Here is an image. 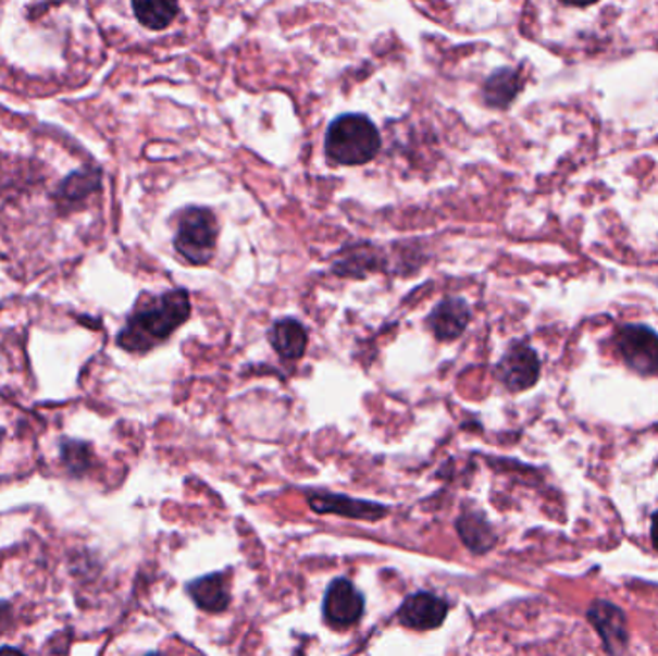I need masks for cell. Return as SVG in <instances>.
<instances>
[{
	"label": "cell",
	"instance_id": "1",
	"mask_svg": "<svg viewBox=\"0 0 658 656\" xmlns=\"http://www.w3.org/2000/svg\"><path fill=\"white\" fill-rule=\"evenodd\" d=\"M191 317V300L185 289H172L145 302L127 318L117 333V345L127 352H149L179 330Z\"/></svg>",
	"mask_w": 658,
	"mask_h": 656
},
{
	"label": "cell",
	"instance_id": "2",
	"mask_svg": "<svg viewBox=\"0 0 658 656\" xmlns=\"http://www.w3.org/2000/svg\"><path fill=\"white\" fill-rule=\"evenodd\" d=\"M382 135L364 114L335 117L325 132V154L339 166H362L377 157Z\"/></svg>",
	"mask_w": 658,
	"mask_h": 656
},
{
	"label": "cell",
	"instance_id": "3",
	"mask_svg": "<svg viewBox=\"0 0 658 656\" xmlns=\"http://www.w3.org/2000/svg\"><path fill=\"white\" fill-rule=\"evenodd\" d=\"M218 243V222L210 208H185L177 218L174 247L179 257L193 267H204L214 258Z\"/></svg>",
	"mask_w": 658,
	"mask_h": 656
},
{
	"label": "cell",
	"instance_id": "4",
	"mask_svg": "<svg viewBox=\"0 0 658 656\" xmlns=\"http://www.w3.org/2000/svg\"><path fill=\"white\" fill-rule=\"evenodd\" d=\"M620 357L634 372L647 377L658 375V333L647 325L625 324L614 335Z\"/></svg>",
	"mask_w": 658,
	"mask_h": 656
},
{
	"label": "cell",
	"instance_id": "5",
	"mask_svg": "<svg viewBox=\"0 0 658 656\" xmlns=\"http://www.w3.org/2000/svg\"><path fill=\"white\" fill-rule=\"evenodd\" d=\"M539 372H542L539 357L525 343L510 345L509 350L502 355L497 364V377L512 393L534 387L539 380Z\"/></svg>",
	"mask_w": 658,
	"mask_h": 656
},
{
	"label": "cell",
	"instance_id": "6",
	"mask_svg": "<svg viewBox=\"0 0 658 656\" xmlns=\"http://www.w3.org/2000/svg\"><path fill=\"white\" fill-rule=\"evenodd\" d=\"M324 618L335 628H345L359 622L364 615V597L355 583L347 578H337L330 583L324 595Z\"/></svg>",
	"mask_w": 658,
	"mask_h": 656
},
{
	"label": "cell",
	"instance_id": "7",
	"mask_svg": "<svg viewBox=\"0 0 658 656\" xmlns=\"http://www.w3.org/2000/svg\"><path fill=\"white\" fill-rule=\"evenodd\" d=\"M447 615H449V605L442 597L427 591H418L414 595L405 598V603L399 608L400 622L418 632L439 628Z\"/></svg>",
	"mask_w": 658,
	"mask_h": 656
},
{
	"label": "cell",
	"instance_id": "8",
	"mask_svg": "<svg viewBox=\"0 0 658 656\" xmlns=\"http://www.w3.org/2000/svg\"><path fill=\"white\" fill-rule=\"evenodd\" d=\"M587 618L592 622L595 632L599 633L605 648L610 655H622L628 647V628H625V616L617 605L607 601H595Z\"/></svg>",
	"mask_w": 658,
	"mask_h": 656
},
{
	"label": "cell",
	"instance_id": "9",
	"mask_svg": "<svg viewBox=\"0 0 658 656\" xmlns=\"http://www.w3.org/2000/svg\"><path fill=\"white\" fill-rule=\"evenodd\" d=\"M470 322V307L460 297H449L442 300L427 317V327L432 330L435 339L455 341L467 332Z\"/></svg>",
	"mask_w": 658,
	"mask_h": 656
},
{
	"label": "cell",
	"instance_id": "10",
	"mask_svg": "<svg viewBox=\"0 0 658 656\" xmlns=\"http://www.w3.org/2000/svg\"><path fill=\"white\" fill-rule=\"evenodd\" d=\"M270 345L285 360H299L309 347V332L295 318L275 320L268 332Z\"/></svg>",
	"mask_w": 658,
	"mask_h": 656
},
{
	"label": "cell",
	"instance_id": "11",
	"mask_svg": "<svg viewBox=\"0 0 658 656\" xmlns=\"http://www.w3.org/2000/svg\"><path fill=\"white\" fill-rule=\"evenodd\" d=\"M187 591L195 605L207 612H222L229 605V587L222 573H209L189 583Z\"/></svg>",
	"mask_w": 658,
	"mask_h": 656
},
{
	"label": "cell",
	"instance_id": "12",
	"mask_svg": "<svg viewBox=\"0 0 658 656\" xmlns=\"http://www.w3.org/2000/svg\"><path fill=\"white\" fill-rule=\"evenodd\" d=\"M522 77L512 67L495 70L484 84V100L492 109H507L522 89Z\"/></svg>",
	"mask_w": 658,
	"mask_h": 656
},
{
	"label": "cell",
	"instance_id": "13",
	"mask_svg": "<svg viewBox=\"0 0 658 656\" xmlns=\"http://www.w3.org/2000/svg\"><path fill=\"white\" fill-rule=\"evenodd\" d=\"M310 507L318 512H335V515H345L349 518H384L385 507L374 505V503H364V500H355L349 497H337V495H314L310 497Z\"/></svg>",
	"mask_w": 658,
	"mask_h": 656
},
{
	"label": "cell",
	"instance_id": "14",
	"mask_svg": "<svg viewBox=\"0 0 658 656\" xmlns=\"http://www.w3.org/2000/svg\"><path fill=\"white\" fill-rule=\"evenodd\" d=\"M377 250L370 245H355L350 249L343 250L342 257L335 260L334 272L343 277H364L377 270Z\"/></svg>",
	"mask_w": 658,
	"mask_h": 656
},
{
	"label": "cell",
	"instance_id": "15",
	"mask_svg": "<svg viewBox=\"0 0 658 656\" xmlns=\"http://www.w3.org/2000/svg\"><path fill=\"white\" fill-rule=\"evenodd\" d=\"M134 12L147 29L162 32L179 14V7L175 2H134Z\"/></svg>",
	"mask_w": 658,
	"mask_h": 656
},
{
	"label": "cell",
	"instance_id": "16",
	"mask_svg": "<svg viewBox=\"0 0 658 656\" xmlns=\"http://www.w3.org/2000/svg\"><path fill=\"white\" fill-rule=\"evenodd\" d=\"M100 174L97 170L87 168L84 172H77L67 177L66 182L60 187V202H75L84 200L87 195L99 189Z\"/></svg>",
	"mask_w": 658,
	"mask_h": 656
},
{
	"label": "cell",
	"instance_id": "17",
	"mask_svg": "<svg viewBox=\"0 0 658 656\" xmlns=\"http://www.w3.org/2000/svg\"><path fill=\"white\" fill-rule=\"evenodd\" d=\"M60 453H62L60 455L62 457V468L75 478H82L91 470L92 453L89 445L79 443V441H66Z\"/></svg>",
	"mask_w": 658,
	"mask_h": 656
},
{
	"label": "cell",
	"instance_id": "18",
	"mask_svg": "<svg viewBox=\"0 0 658 656\" xmlns=\"http://www.w3.org/2000/svg\"><path fill=\"white\" fill-rule=\"evenodd\" d=\"M460 537L464 540L468 547L474 550H485L492 545V533H482V530H487L484 520H475L472 516H464L459 522Z\"/></svg>",
	"mask_w": 658,
	"mask_h": 656
},
{
	"label": "cell",
	"instance_id": "19",
	"mask_svg": "<svg viewBox=\"0 0 658 656\" xmlns=\"http://www.w3.org/2000/svg\"><path fill=\"white\" fill-rule=\"evenodd\" d=\"M14 623V610L9 603H0V633L9 632Z\"/></svg>",
	"mask_w": 658,
	"mask_h": 656
},
{
	"label": "cell",
	"instance_id": "20",
	"mask_svg": "<svg viewBox=\"0 0 658 656\" xmlns=\"http://www.w3.org/2000/svg\"><path fill=\"white\" fill-rule=\"evenodd\" d=\"M650 540H653V545L658 550V510L653 516V525H650Z\"/></svg>",
	"mask_w": 658,
	"mask_h": 656
},
{
	"label": "cell",
	"instance_id": "21",
	"mask_svg": "<svg viewBox=\"0 0 658 656\" xmlns=\"http://www.w3.org/2000/svg\"><path fill=\"white\" fill-rule=\"evenodd\" d=\"M0 656H25L22 651H17L14 647H2L0 648Z\"/></svg>",
	"mask_w": 658,
	"mask_h": 656
},
{
	"label": "cell",
	"instance_id": "22",
	"mask_svg": "<svg viewBox=\"0 0 658 656\" xmlns=\"http://www.w3.org/2000/svg\"><path fill=\"white\" fill-rule=\"evenodd\" d=\"M145 656H166V655H160V653H150V655H145Z\"/></svg>",
	"mask_w": 658,
	"mask_h": 656
}]
</instances>
